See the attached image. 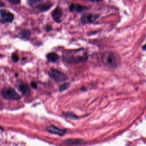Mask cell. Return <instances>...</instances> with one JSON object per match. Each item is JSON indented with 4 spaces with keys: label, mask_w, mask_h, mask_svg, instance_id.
<instances>
[{
    "label": "cell",
    "mask_w": 146,
    "mask_h": 146,
    "mask_svg": "<svg viewBox=\"0 0 146 146\" xmlns=\"http://www.w3.org/2000/svg\"><path fill=\"white\" fill-rule=\"evenodd\" d=\"M87 58V54L83 49L67 50L63 53V59L68 63L75 64L82 62Z\"/></svg>",
    "instance_id": "obj_1"
},
{
    "label": "cell",
    "mask_w": 146,
    "mask_h": 146,
    "mask_svg": "<svg viewBox=\"0 0 146 146\" xmlns=\"http://www.w3.org/2000/svg\"><path fill=\"white\" fill-rule=\"evenodd\" d=\"M103 63L110 68H115L119 63V60L114 53L111 52H105L102 55Z\"/></svg>",
    "instance_id": "obj_2"
},
{
    "label": "cell",
    "mask_w": 146,
    "mask_h": 146,
    "mask_svg": "<svg viewBox=\"0 0 146 146\" xmlns=\"http://www.w3.org/2000/svg\"><path fill=\"white\" fill-rule=\"evenodd\" d=\"M27 3L30 6L38 9L42 11L49 10L52 5L50 3L44 2L43 0H27Z\"/></svg>",
    "instance_id": "obj_3"
},
{
    "label": "cell",
    "mask_w": 146,
    "mask_h": 146,
    "mask_svg": "<svg viewBox=\"0 0 146 146\" xmlns=\"http://www.w3.org/2000/svg\"><path fill=\"white\" fill-rule=\"evenodd\" d=\"M2 96L8 100H19L20 96L15 91L14 89L11 87H5L1 91Z\"/></svg>",
    "instance_id": "obj_4"
},
{
    "label": "cell",
    "mask_w": 146,
    "mask_h": 146,
    "mask_svg": "<svg viewBox=\"0 0 146 146\" xmlns=\"http://www.w3.org/2000/svg\"><path fill=\"white\" fill-rule=\"evenodd\" d=\"M48 74L50 76L57 82H63L67 79V76L64 74L54 68H51L48 71Z\"/></svg>",
    "instance_id": "obj_5"
},
{
    "label": "cell",
    "mask_w": 146,
    "mask_h": 146,
    "mask_svg": "<svg viewBox=\"0 0 146 146\" xmlns=\"http://www.w3.org/2000/svg\"><path fill=\"white\" fill-rule=\"evenodd\" d=\"M1 21L3 23H10L13 22L14 16L13 13L6 10H0Z\"/></svg>",
    "instance_id": "obj_6"
},
{
    "label": "cell",
    "mask_w": 146,
    "mask_h": 146,
    "mask_svg": "<svg viewBox=\"0 0 146 146\" xmlns=\"http://www.w3.org/2000/svg\"><path fill=\"white\" fill-rule=\"evenodd\" d=\"M46 131H48L50 133L58 135L59 136H63L65 133H66V129H60L54 125H50L46 128Z\"/></svg>",
    "instance_id": "obj_7"
},
{
    "label": "cell",
    "mask_w": 146,
    "mask_h": 146,
    "mask_svg": "<svg viewBox=\"0 0 146 146\" xmlns=\"http://www.w3.org/2000/svg\"><path fill=\"white\" fill-rule=\"evenodd\" d=\"M99 15L96 14H88L83 15L81 17V21L83 23H88L94 22L98 18Z\"/></svg>",
    "instance_id": "obj_8"
},
{
    "label": "cell",
    "mask_w": 146,
    "mask_h": 146,
    "mask_svg": "<svg viewBox=\"0 0 146 146\" xmlns=\"http://www.w3.org/2000/svg\"><path fill=\"white\" fill-rule=\"evenodd\" d=\"M63 15V11L61 8L59 7H56L54 11L52 13V17L54 18V19L58 22H59L61 21V17Z\"/></svg>",
    "instance_id": "obj_9"
},
{
    "label": "cell",
    "mask_w": 146,
    "mask_h": 146,
    "mask_svg": "<svg viewBox=\"0 0 146 146\" xmlns=\"http://www.w3.org/2000/svg\"><path fill=\"white\" fill-rule=\"evenodd\" d=\"M63 143L67 145H80L84 144V141L80 139H69L65 140L63 141Z\"/></svg>",
    "instance_id": "obj_10"
},
{
    "label": "cell",
    "mask_w": 146,
    "mask_h": 146,
    "mask_svg": "<svg viewBox=\"0 0 146 146\" xmlns=\"http://www.w3.org/2000/svg\"><path fill=\"white\" fill-rule=\"evenodd\" d=\"M18 89L24 95L27 96L30 94V90L29 87L26 84H24V83L21 84L18 87Z\"/></svg>",
    "instance_id": "obj_11"
},
{
    "label": "cell",
    "mask_w": 146,
    "mask_h": 146,
    "mask_svg": "<svg viewBox=\"0 0 146 146\" xmlns=\"http://www.w3.org/2000/svg\"><path fill=\"white\" fill-rule=\"evenodd\" d=\"M46 58L48 61L51 62H55L59 59V56L56 53L52 52L47 54L46 55Z\"/></svg>",
    "instance_id": "obj_12"
},
{
    "label": "cell",
    "mask_w": 146,
    "mask_h": 146,
    "mask_svg": "<svg viewBox=\"0 0 146 146\" xmlns=\"http://www.w3.org/2000/svg\"><path fill=\"white\" fill-rule=\"evenodd\" d=\"M86 9L87 7H86L85 6H83L78 4H72L70 6V10L71 11L76 10L78 12H80Z\"/></svg>",
    "instance_id": "obj_13"
},
{
    "label": "cell",
    "mask_w": 146,
    "mask_h": 146,
    "mask_svg": "<svg viewBox=\"0 0 146 146\" xmlns=\"http://www.w3.org/2000/svg\"><path fill=\"white\" fill-rule=\"evenodd\" d=\"M21 36L23 38H29V36H30V31H29V30H27V29H24V30H22L20 31L19 33Z\"/></svg>",
    "instance_id": "obj_14"
},
{
    "label": "cell",
    "mask_w": 146,
    "mask_h": 146,
    "mask_svg": "<svg viewBox=\"0 0 146 146\" xmlns=\"http://www.w3.org/2000/svg\"><path fill=\"white\" fill-rule=\"evenodd\" d=\"M70 83H63V84H62L60 86V88H59V91L62 92V91H64V90H67V88H69V87L70 86Z\"/></svg>",
    "instance_id": "obj_15"
},
{
    "label": "cell",
    "mask_w": 146,
    "mask_h": 146,
    "mask_svg": "<svg viewBox=\"0 0 146 146\" xmlns=\"http://www.w3.org/2000/svg\"><path fill=\"white\" fill-rule=\"evenodd\" d=\"M64 115H65L66 116H67V117L70 118V119H78V116H76L74 113H71V112H66V113H64Z\"/></svg>",
    "instance_id": "obj_16"
},
{
    "label": "cell",
    "mask_w": 146,
    "mask_h": 146,
    "mask_svg": "<svg viewBox=\"0 0 146 146\" xmlns=\"http://www.w3.org/2000/svg\"><path fill=\"white\" fill-rule=\"evenodd\" d=\"M7 1L11 3L15 4V5H18L21 3V0H7Z\"/></svg>",
    "instance_id": "obj_17"
},
{
    "label": "cell",
    "mask_w": 146,
    "mask_h": 146,
    "mask_svg": "<svg viewBox=\"0 0 146 146\" xmlns=\"http://www.w3.org/2000/svg\"><path fill=\"white\" fill-rule=\"evenodd\" d=\"M11 59L14 62H18L19 60V56L16 54H13L11 56Z\"/></svg>",
    "instance_id": "obj_18"
},
{
    "label": "cell",
    "mask_w": 146,
    "mask_h": 146,
    "mask_svg": "<svg viewBox=\"0 0 146 146\" xmlns=\"http://www.w3.org/2000/svg\"><path fill=\"white\" fill-rule=\"evenodd\" d=\"M31 86L32 87V88H33L34 89H36L37 88V84L35 82H32L31 83Z\"/></svg>",
    "instance_id": "obj_19"
},
{
    "label": "cell",
    "mask_w": 146,
    "mask_h": 146,
    "mask_svg": "<svg viewBox=\"0 0 146 146\" xmlns=\"http://www.w3.org/2000/svg\"><path fill=\"white\" fill-rule=\"evenodd\" d=\"M87 1H91V2H99V1H102V0H87Z\"/></svg>",
    "instance_id": "obj_20"
},
{
    "label": "cell",
    "mask_w": 146,
    "mask_h": 146,
    "mask_svg": "<svg viewBox=\"0 0 146 146\" xmlns=\"http://www.w3.org/2000/svg\"><path fill=\"white\" fill-rule=\"evenodd\" d=\"M46 30H47V31H50V30H51V27L50 26H47V28H46Z\"/></svg>",
    "instance_id": "obj_21"
},
{
    "label": "cell",
    "mask_w": 146,
    "mask_h": 146,
    "mask_svg": "<svg viewBox=\"0 0 146 146\" xmlns=\"http://www.w3.org/2000/svg\"><path fill=\"white\" fill-rule=\"evenodd\" d=\"M3 6H4V3L1 1H0V7H2Z\"/></svg>",
    "instance_id": "obj_22"
},
{
    "label": "cell",
    "mask_w": 146,
    "mask_h": 146,
    "mask_svg": "<svg viewBox=\"0 0 146 146\" xmlns=\"http://www.w3.org/2000/svg\"><path fill=\"white\" fill-rule=\"evenodd\" d=\"M143 49L144 50H146V44H145L143 47Z\"/></svg>",
    "instance_id": "obj_23"
}]
</instances>
